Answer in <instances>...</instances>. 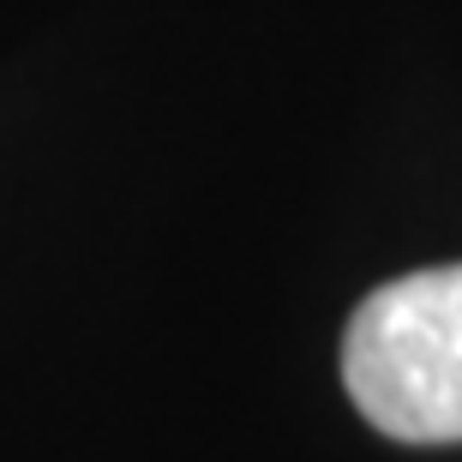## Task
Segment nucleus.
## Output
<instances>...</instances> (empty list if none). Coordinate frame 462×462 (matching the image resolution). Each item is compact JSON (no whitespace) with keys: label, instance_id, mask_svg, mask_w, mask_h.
Returning a JSON list of instances; mask_svg holds the SVG:
<instances>
[{"label":"nucleus","instance_id":"obj_1","mask_svg":"<svg viewBox=\"0 0 462 462\" xmlns=\"http://www.w3.org/2000/svg\"><path fill=\"white\" fill-rule=\"evenodd\" d=\"M343 384L384 439H462V264H432L360 300L343 337Z\"/></svg>","mask_w":462,"mask_h":462}]
</instances>
